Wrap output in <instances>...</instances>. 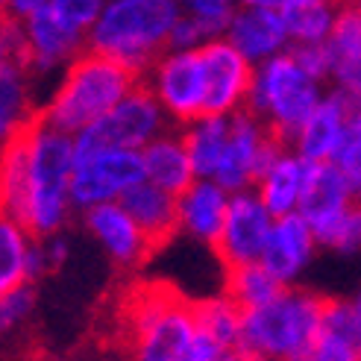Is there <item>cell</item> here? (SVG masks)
Returning a JSON list of instances; mask_svg holds the SVG:
<instances>
[{"mask_svg": "<svg viewBox=\"0 0 361 361\" xmlns=\"http://www.w3.org/2000/svg\"><path fill=\"white\" fill-rule=\"evenodd\" d=\"M323 300L314 291L285 285L270 302L241 312L235 350L247 361H305L320 335Z\"/></svg>", "mask_w": 361, "mask_h": 361, "instance_id": "4", "label": "cell"}, {"mask_svg": "<svg viewBox=\"0 0 361 361\" xmlns=\"http://www.w3.org/2000/svg\"><path fill=\"white\" fill-rule=\"evenodd\" d=\"M42 97L39 82L21 59H6L0 65V150L39 121Z\"/></svg>", "mask_w": 361, "mask_h": 361, "instance_id": "18", "label": "cell"}, {"mask_svg": "<svg viewBox=\"0 0 361 361\" xmlns=\"http://www.w3.org/2000/svg\"><path fill=\"white\" fill-rule=\"evenodd\" d=\"M171 130L165 112L159 109L153 94L141 85V80L126 92L109 112L97 118L92 126L74 135L77 150H100V147H118V150H141L147 141Z\"/></svg>", "mask_w": 361, "mask_h": 361, "instance_id": "6", "label": "cell"}, {"mask_svg": "<svg viewBox=\"0 0 361 361\" xmlns=\"http://www.w3.org/2000/svg\"><path fill=\"white\" fill-rule=\"evenodd\" d=\"M274 224V214H270L262 200L256 197V191H235L229 194L226 203V214H224V226L221 235L214 241V252L224 267H238V264H250L259 262L264 238Z\"/></svg>", "mask_w": 361, "mask_h": 361, "instance_id": "12", "label": "cell"}, {"mask_svg": "<svg viewBox=\"0 0 361 361\" xmlns=\"http://www.w3.org/2000/svg\"><path fill=\"white\" fill-rule=\"evenodd\" d=\"M326 85L309 77L294 62L291 53H279L259 65H252V80L244 109L259 118L267 133L279 138L282 144H291L297 130L312 115V109L320 103Z\"/></svg>", "mask_w": 361, "mask_h": 361, "instance_id": "5", "label": "cell"}, {"mask_svg": "<svg viewBox=\"0 0 361 361\" xmlns=\"http://www.w3.org/2000/svg\"><path fill=\"white\" fill-rule=\"evenodd\" d=\"M82 224L100 241V247L109 252V259L123 270L141 267L153 256L150 241L144 238V232L135 226V221L126 214L121 203H100L85 209Z\"/></svg>", "mask_w": 361, "mask_h": 361, "instance_id": "15", "label": "cell"}, {"mask_svg": "<svg viewBox=\"0 0 361 361\" xmlns=\"http://www.w3.org/2000/svg\"><path fill=\"white\" fill-rule=\"evenodd\" d=\"M244 6H262V9H274V12H288L294 6H305V4H341V0H238Z\"/></svg>", "mask_w": 361, "mask_h": 361, "instance_id": "39", "label": "cell"}, {"mask_svg": "<svg viewBox=\"0 0 361 361\" xmlns=\"http://www.w3.org/2000/svg\"><path fill=\"white\" fill-rule=\"evenodd\" d=\"M0 12H4V0H0Z\"/></svg>", "mask_w": 361, "mask_h": 361, "instance_id": "42", "label": "cell"}, {"mask_svg": "<svg viewBox=\"0 0 361 361\" xmlns=\"http://www.w3.org/2000/svg\"><path fill=\"white\" fill-rule=\"evenodd\" d=\"M141 85L173 130L203 115V65L197 50H165L141 74Z\"/></svg>", "mask_w": 361, "mask_h": 361, "instance_id": "7", "label": "cell"}, {"mask_svg": "<svg viewBox=\"0 0 361 361\" xmlns=\"http://www.w3.org/2000/svg\"><path fill=\"white\" fill-rule=\"evenodd\" d=\"M126 214L135 221V226L144 232V238L150 241L153 252L159 247H165L176 232H179V224H176V197L161 191L150 183H135L130 191H126L121 200H118Z\"/></svg>", "mask_w": 361, "mask_h": 361, "instance_id": "23", "label": "cell"}, {"mask_svg": "<svg viewBox=\"0 0 361 361\" xmlns=\"http://www.w3.org/2000/svg\"><path fill=\"white\" fill-rule=\"evenodd\" d=\"M21 30V59L32 80L39 82L44 94V82L53 85L68 62H74L80 53L85 50V35L71 30L62 24L56 15L50 12V6H39L32 15H27L24 21H18Z\"/></svg>", "mask_w": 361, "mask_h": 361, "instance_id": "10", "label": "cell"}, {"mask_svg": "<svg viewBox=\"0 0 361 361\" xmlns=\"http://www.w3.org/2000/svg\"><path fill=\"white\" fill-rule=\"evenodd\" d=\"M314 252H317V244L309 224L297 212H291V214H282V218H274V224H270L259 264L279 285H294L297 276L312 264Z\"/></svg>", "mask_w": 361, "mask_h": 361, "instance_id": "14", "label": "cell"}, {"mask_svg": "<svg viewBox=\"0 0 361 361\" xmlns=\"http://www.w3.org/2000/svg\"><path fill=\"white\" fill-rule=\"evenodd\" d=\"M288 53H291L294 62L309 77L320 80L323 85L329 82V56H326V47H323V44H291V47H288Z\"/></svg>", "mask_w": 361, "mask_h": 361, "instance_id": "34", "label": "cell"}, {"mask_svg": "<svg viewBox=\"0 0 361 361\" xmlns=\"http://www.w3.org/2000/svg\"><path fill=\"white\" fill-rule=\"evenodd\" d=\"M279 15L288 32V44H323L335 24L338 4H305Z\"/></svg>", "mask_w": 361, "mask_h": 361, "instance_id": "27", "label": "cell"}, {"mask_svg": "<svg viewBox=\"0 0 361 361\" xmlns=\"http://www.w3.org/2000/svg\"><path fill=\"white\" fill-rule=\"evenodd\" d=\"M203 65V115H235L244 109L252 65L226 39L197 47Z\"/></svg>", "mask_w": 361, "mask_h": 361, "instance_id": "11", "label": "cell"}, {"mask_svg": "<svg viewBox=\"0 0 361 361\" xmlns=\"http://www.w3.org/2000/svg\"><path fill=\"white\" fill-rule=\"evenodd\" d=\"M353 206H358V191L347 183V176L329 161H312L309 179H305V188L297 206V214L309 224V229L332 221L335 214Z\"/></svg>", "mask_w": 361, "mask_h": 361, "instance_id": "19", "label": "cell"}, {"mask_svg": "<svg viewBox=\"0 0 361 361\" xmlns=\"http://www.w3.org/2000/svg\"><path fill=\"white\" fill-rule=\"evenodd\" d=\"M173 4L183 15L194 18L209 39H221L232 12L238 9V0H173Z\"/></svg>", "mask_w": 361, "mask_h": 361, "instance_id": "30", "label": "cell"}, {"mask_svg": "<svg viewBox=\"0 0 361 361\" xmlns=\"http://www.w3.org/2000/svg\"><path fill=\"white\" fill-rule=\"evenodd\" d=\"M42 241V250H44V262H47V270H59L68 259V238L62 235V232H56V235H47V238H39Z\"/></svg>", "mask_w": 361, "mask_h": 361, "instance_id": "38", "label": "cell"}, {"mask_svg": "<svg viewBox=\"0 0 361 361\" xmlns=\"http://www.w3.org/2000/svg\"><path fill=\"white\" fill-rule=\"evenodd\" d=\"M229 194L212 183V179H194V183L176 194V224L179 232H185L188 238L200 241L206 247H214L224 226Z\"/></svg>", "mask_w": 361, "mask_h": 361, "instance_id": "20", "label": "cell"}, {"mask_svg": "<svg viewBox=\"0 0 361 361\" xmlns=\"http://www.w3.org/2000/svg\"><path fill=\"white\" fill-rule=\"evenodd\" d=\"M135 82L138 77L123 65L94 50H82L53 80L50 92H44L39 121L65 135H77L109 112Z\"/></svg>", "mask_w": 361, "mask_h": 361, "instance_id": "2", "label": "cell"}, {"mask_svg": "<svg viewBox=\"0 0 361 361\" xmlns=\"http://www.w3.org/2000/svg\"><path fill=\"white\" fill-rule=\"evenodd\" d=\"M214 361H247V358H244L238 350H224V353H221L218 358H214Z\"/></svg>", "mask_w": 361, "mask_h": 361, "instance_id": "41", "label": "cell"}, {"mask_svg": "<svg viewBox=\"0 0 361 361\" xmlns=\"http://www.w3.org/2000/svg\"><path fill=\"white\" fill-rule=\"evenodd\" d=\"M32 305H35V291H32L30 282L12 288L6 294H0V335L21 326V323L30 317Z\"/></svg>", "mask_w": 361, "mask_h": 361, "instance_id": "32", "label": "cell"}, {"mask_svg": "<svg viewBox=\"0 0 361 361\" xmlns=\"http://www.w3.org/2000/svg\"><path fill=\"white\" fill-rule=\"evenodd\" d=\"M138 159H141L144 183H150L173 197L183 194L197 179L188 161V153L183 147V138H179V130H173V126L144 144L138 150Z\"/></svg>", "mask_w": 361, "mask_h": 361, "instance_id": "22", "label": "cell"}, {"mask_svg": "<svg viewBox=\"0 0 361 361\" xmlns=\"http://www.w3.org/2000/svg\"><path fill=\"white\" fill-rule=\"evenodd\" d=\"M282 147L285 144L270 135L267 126L259 118H252L247 109L229 115L226 141L218 159V168L212 173V183H218L226 194L247 191Z\"/></svg>", "mask_w": 361, "mask_h": 361, "instance_id": "8", "label": "cell"}, {"mask_svg": "<svg viewBox=\"0 0 361 361\" xmlns=\"http://www.w3.org/2000/svg\"><path fill=\"white\" fill-rule=\"evenodd\" d=\"M305 361H358V344L338 335H317V344Z\"/></svg>", "mask_w": 361, "mask_h": 361, "instance_id": "36", "label": "cell"}, {"mask_svg": "<svg viewBox=\"0 0 361 361\" xmlns=\"http://www.w3.org/2000/svg\"><path fill=\"white\" fill-rule=\"evenodd\" d=\"M27 185L21 226L32 238H47L65 229L71 221V173H74L77 147L74 135L35 121L24 133Z\"/></svg>", "mask_w": 361, "mask_h": 361, "instance_id": "1", "label": "cell"}, {"mask_svg": "<svg viewBox=\"0 0 361 361\" xmlns=\"http://www.w3.org/2000/svg\"><path fill=\"white\" fill-rule=\"evenodd\" d=\"M329 88L361 97V6L358 0H341L335 24L326 35Z\"/></svg>", "mask_w": 361, "mask_h": 361, "instance_id": "16", "label": "cell"}, {"mask_svg": "<svg viewBox=\"0 0 361 361\" xmlns=\"http://www.w3.org/2000/svg\"><path fill=\"white\" fill-rule=\"evenodd\" d=\"M221 39H226L250 65L279 56V53L291 47L279 12L262 6H244V4H238V9L232 12Z\"/></svg>", "mask_w": 361, "mask_h": 361, "instance_id": "17", "label": "cell"}, {"mask_svg": "<svg viewBox=\"0 0 361 361\" xmlns=\"http://www.w3.org/2000/svg\"><path fill=\"white\" fill-rule=\"evenodd\" d=\"M358 100L353 94H344L338 88H329L323 92L320 103L312 109V115L305 118V123L297 130V135L291 138V147L297 156H302L305 161H329L341 135L350 126L353 118L361 115L358 109Z\"/></svg>", "mask_w": 361, "mask_h": 361, "instance_id": "13", "label": "cell"}, {"mask_svg": "<svg viewBox=\"0 0 361 361\" xmlns=\"http://www.w3.org/2000/svg\"><path fill=\"white\" fill-rule=\"evenodd\" d=\"M47 6L62 24H68L71 30H77V32L85 35L88 27L94 24L103 0H47Z\"/></svg>", "mask_w": 361, "mask_h": 361, "instance_id": "33", "label": "cell"}, {"mask_svg": "<svg viewBox=\"0 0 361 361\" xmlns=\"http://www.w3.org/2000/svg\"><path fill=\"white\" fill-rule=\"evenodd\" d=\"M206 42H209L206 30L197 24L194 18L179 12L173 27H171V35H168V50H197V47L206 44Z\"/></svg>", "mask_w": 361, "mask_h": 361, "instance_id": "35", "label": "cell"}, {"mask_svg": "<svg viewBox=\"0 0 361 361\" xmlns=\"http://www.w3.org/2000/svg\"><path fill=\"white\" fill-rule=\"evenodd\" d=\"M226 130H229V115H200L191 123L179 126V138H183V147L188 153L197 179H212L226 141Z\"/></svg>", "mask_w": 361, "mask_h": 361, "instance_id": "24", "label": "cell"}, {"mask_svg": "<svg viewBox=\"0 0 361 361\" xmlns=\"http://www.w3.org/2000/svg\"><path fill=\"white\" fill-rule=\"evenodd\" d=\"M176 15L173 0H103L85 32V50L123 65L141 80L144 71L168 50Z\"/></svg>", "mask_w": 361, "mask_h": 361, "instance_id": "3", "label": "cell"}, {"mask_svg": "<svg viewBox=\"0 0 361 361\" xmlns=\"http://www.w3.org/2000/svg\"><path fill=\"white\" fill-rule=\"evenodd\" d=\"M226 282H224V297H229L241 312L259 309V305L270 302L285 285H279L259 262L238 264V267H224Z\"/></svg>", "mask_w": 361, "mask_h": 361, "instance_id": "25", "label": "cell"}, {"mask_svg": "<svg viewBox=\"0 0 361 361\" xmlns=\"http://www.w3.org/2000/svg\"><path fill=\"white\" fill-rule=\"evenodd\" d=\"M312 235H314L317 247H329L338 252H355L361 244V212H358V206L335 214V218L326 224L314 226Z\"/></svg>", "mask_w": 361, "mask_h": 361, "instance_id": "29", "label": "cell"}, {"mask_svg": "<svg viewBox=\"0 0 361 361\" xmlns=\"http://www.w3.org/2000/svg\"><path fill=\"white\" fill-rule=\"evenodd\" d=\"M329 165H335L341 173L347 176V183L361 191V115L350 121V126L341 135L338 147L329 159Z\"/></svg>", "mask_w": 361, "mask_h": 361, "instance_id": "31", "label": "cell"}, {"mask_svg": "<svg viewBox=\"0 0 361 361\" xmlns=\"http://www.w3.org/2000/svg\"><path fill=\"white\" fill-rule=\"evenodd\" d=\"M18 56H21V30H18V21L0 12V65Z\"/></svg>", "mask_w": 361, "mask_h": 361, "instance_id": "37", "label": "cell"}, {"mask_svg": "<svg viewBox=\"0 0 361 361\" xmlns=\"http://www.w3.org/2000/svg\"><path fill=\"white\" fill-rule=\"evenodd\" d=\"M47 0H4V15L12 21H24L27 15H32L39 6H44Z\"/></svg>", "mask_w": 361, "mask_h": 361, "instance_id": "40", "label": "cell"}, {"mask_svg": "<svg viewBox=\"0 0 361 361\" xmlns=\"http://www.w3.org/2000/svg\"><path fill=\"white\" fill-rule=\"evenodd\" d=\"M141 179L138 150H77L74 173H71V206L74 212H85L100 203H118Z\"/></svg>", "mask_w": 361, "mask_h": 361, "instance_id": "9", "label": "cell"}, {"mask_svg": "<svg viewBox=\"0 0 361 361\" xmlns=\"http://www.w3.org/2000/svg\"><path fill=\"white\" fill-rule=\"evenodd\" d=\"M32 235L15 218L0 212V294L24 285V259Z\"/></svg>", "mask_w": 361, "mask_h": 361, "instance_id": "28", "label": "cell"}, {"mask_svg": "<svg viewBox=\"0 0 361 361\" xmlns=\"http://www.w3.org/2000/svg\"><path fill=\"white\" fill-rule=\"evenodd\" d=\"M191 314H194V329L209 335L214 344L224 350L238 347L241 335V309L229 297H209V300H191Z\"/></svg>", "mask_w": 361, "mask_h": 361, "instance_id": "26", "label": "cell"}, {"mask_svg": "<svg viewBox=\"0 0 361 361\" xmlns=\"http://www.w3.org/2000/svg\"><path fill=\"white\" fill-rule=\"evenodd\" d=\"M309 168H312V161H305L285 144L276 153V159L259 173V179L252 183V191H256L262 206L274 214V218L297 212L305 179H309Z\"/></svg>", "mask_w": 361, "mask_h": 361, "instance_id": "21", "label": "cell"}]
</instances>
